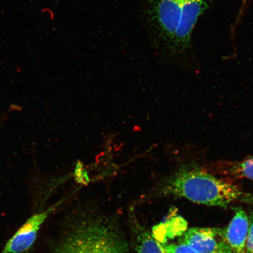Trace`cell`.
Segmentation results:
<instances>
[{
  "instance_id": "cell-5",
  "label": "cell",
  "mask_w": 253,
  "mask_h": 253,
  "mask_svg": "<svg viewBox=\"0 0 253 253\" xmlns=\"http://www.w3.org/2000/svg\"><path fill=\"white\" fill-rule=\"evenodd\" d=\"M183 240L198 253H216L227 245L223 230L219 229L194 227L185 233Z\"/></svg>"
},
{
  "instance_id": "cell-7",
  "label": "cell",
  "mask_w": 253,
  "mask_h": 253,
  "mask_svg": "<svg viewBox=\"0 0 253 253\" xmlns=\"http://www.w3.org/2000/svg\"><path fill=\"white\" fill-rule=\"evenodd\" d=\"M214 169L226 175L253 181V157L240 162L223 161L216 164Z\"/></svg>"
},
{
  "instance_id": "cell-4",
  "label": "cell",
  "mask_w": 253,
  "mask_h": 253,
  "mask_svg": "<svg viewBox=\"0 0 253 253\" xmlns=\"http://www.w3.org/2000/svg\"><path fill=\"white\" fill-rule=\"evenodd\" d=\"M59 204L31 216L6 243L1 253H24L34 244L38 233L47 218Z\"/></svg>"
},
{
  "instance_id": "cell-13",
  "label": "cell",
  "mask_w": 253,
  "mask_h": 253,
  "mask_svg": "<svg viewBox=\"0 0 253 253\" xmlns=\"http://www.w3.org/2000/svg\"><path fill=\"white\" fill-rule=\"evenodd\" d=\"M216 253H234L232 250L229 248V247L226 245L225 247H224L223 249L220 250L219 252H216Z\"/></svg>"
},
{
  "instance_id": "cell-3",
  "label": "cell",
  "mask_w": 253,
  "mask_h": 253,
  "mask_svg": "<svg viewBox=\"0 0 253 253\" xmlns=\"http://www.w3.org/2000/svg\"><path fill=\"white\" fill-rule=\"evenodd\" d=\"M55 253H128V246L115 227L96 219L79 223Z\"/></svg>"
},
{
  "instance_id": "cell-11",
  "label": "cell",
  "mask_w": 253,
  "mask_h": 253,
  "mask_svg": "<svg viewBox=\"0 0 253 253\" xmlns=\"http://www.w3.org/2000/svg\"><path fill=\"white\" fill-rule=\"evenodd\" d=\"M76 178L79 179L81 182H86L88 180L87 173L84 169L83 164L78 162L75 167Z\"/></svg>"
},
{
  "instance_id": "cell-8",
  "label": "cell",
  "mask_w": 253,
  "mask_h": 253,
  "mask_svg": "<svg viewBox=\"0 0 253 253\" xmlns=\"http://www.w3.org/2000/svg\"><path fill=\"white\" fill-rule=\"evenodd\" d=\"M137 253H166L163 244L147 231L139 233L136 240Z\"/></svg>"
},
{
  "instance_id": "cell-9",
  "label": "cell",
  "mask_w": 253,
  "mask_h": 253,
  "mask_svg": "<svg viewBox=\"0 0 253 253\" xmlns=\"http://www.w3.org/2000/svg\"><path fill=\"white\" fill-rule=\"evenodd\" d=\"M166 253H198L186 243H171L169 245L163 244Z\"/></svg>"
},
{
  "instance_id": "cell-6",
  "label": "cell",
  "mask_w": 253,
  "mask_h": 253,
  "mask_svg": "<svg viewBox=\"0 0 253 253\" xmlns=\"http://www.w3.org/2000/svg\"><path fill=\"white\" fill-rule=\"evenodd\" d=\"M249 228L248 214L239 210L229 226L223 230L224 242L235 253H246V245Z\"/></svg>"
},
{
  "instance_id": "cell-1",
  "label": "cell",
  "mask_w": 253,
  "mask_h": 253,
  "mask_svg": "<svg viewBox=\"0 0 253 253\" xmlns=\"http://www.w3.org/2000/svg\"><path fill=\"white\" fill-rule=\"evenodd\" d=\"M217 0H141V17L154 51L182 68L198 62L195 34Z\"/></svg>"
},
{
  "instance_id": "cell-10",
  "label": "cell",
  "mask_w": 253,
  "mask_h": 253,
  "mask_svg": "<svg viewBox=\"0 0 253 253\" xmlns=\"http://www.w3.org/2000/svg\"><path fill=\"white\" fill-rule=\"evenodd\" d=\"M249 228L247 237L246 251L248 253H253V213L250 215Z\"/></svg>"
},
{
  "instance_id": "cell-12",
  "label": "cell",
  "mask_w": 253,
  "mask_h": 253,
  "mask_svg": "<svg viewBox=\"0 0 253 253\" xmlns=\"http://www.w3.org/2000/svg\"><path fill=\"white\" fill-rule=\"evenodd\" d=\"M243 199V200L245 202H248V203L252 204L253 205V195H243V197L241 198Z\"/></svg>"
},
{
  "instance_id": "cell-2",
  "label": "cell",
  "mask_w": 253,
  "mask_h": 253,
  "mask_svg": "<svg viewBox=\"0 0 253 253\" xmlns=\"http://www.w3.org/2000/svg\"><path fill=\"white\" fill-rule=\"evenodd\" d=\"M160 192L194 203L226 207L243 197L233 183L217 178L197 165H183L161 183Z\"/></svg>"
}]
</instances>
